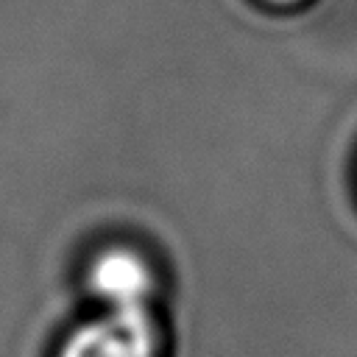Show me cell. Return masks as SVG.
I'll use <instances>...</instances> for the list:
<instances>
[{
	"mask_svg": "<svg viewBox=\"0 0 357 357\" xmlns=\"http://www.w3.org/2000/svg\"><path fill=\"white\" fill-rule=\"evenodd\" d=\"M61 357H153V326L139 310H112L81 326L64 346Z\"/></svg>",
	"mask_w": 357,
	"mask_h": 357,
	"instance_id": "cell-1",
	"label": "cell"
},
{
	"mask_svg": "<svg viewBox=\"0 0 357 357\" xmlns=\"http://www.w3.org/2000/svg\"><path fill=\"white\" fill-rule=\"evenodd\" d=\"M89 284L112 310H139L151 293V273L137 254L112 248L95 259Z\"/></svg>",
	"mask_w": 357,
	"mask_h": 357,
	"instance_id": "cell-2",
	"label": "cell"
}]
</instances>
